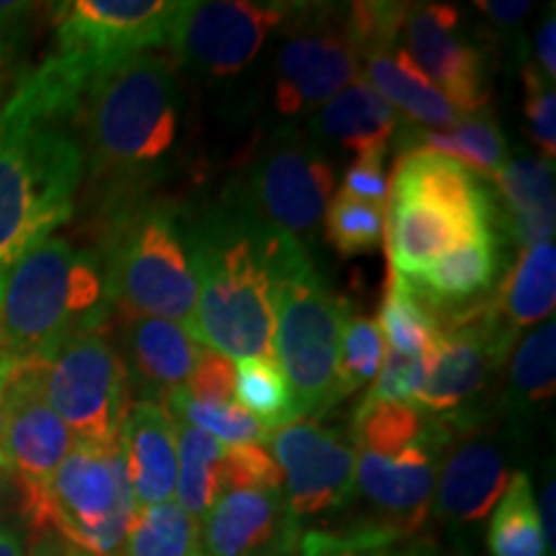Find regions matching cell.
<instances>
[{
    "instance_id": "cell-1",
    "label": "cell",
    "mask_w": 556,
    "mask_h": 556,
    "mask_svg": "<svg viewBox=\"0 0 556 556\" xmlns=\"http://www.w3.org/2000/svg\"><path fill=\"white\" fill-rule=\"evenodd\" d=\"M88 83L50 54L0 109V278L73 217L86 178L78 111Z\"/></svg>"
},
{
    "instance_id": "cell-2",
    "label": "cell",
    "mask_w": 556,
    "mask_h": 556,
    "mask_svg": "<svg viewBox=\"0 0 556 556\" xmlns=\"http://www.w3.org/2000/svg\"><path fill=\"white\" fill-rule=\"evenodd\" d=\"M180 232L197 278V340L227 358L274 356V302L283 263L296 248L222 199L191 217Z\"/></svg>"
},
{
    "instance_id": "cell-3",
    "label": "cell",
    "mask_w": 556,
    "mask_h": 556,
    "mask_svg": "<svg viewBox=\"0 0 556 556\" xmlns=\"http://www.w3.org/2000/svg\"><path fill=\"white\" fill-rule=\"evenodd\" d=\"M180 90L170 54L142 52L101 70L83 90L78 135L86 176L106 184V206L137 199L178 139Z\"/></svg>"
},
{
    "instance_id": "cell-4",
    "label": "cell",
    "mask_w": 556,
    "mask_h": 556,
    "mask_svg": "<svg viewBox=\"0 0 556 556\" xmlns=\"http://www.w3.org/2000/svg\"><path fill=\"white\" fill-rule=\"evenodd\" d=\"M111 317L101 255L52 235L0 278V366L45 364Z\"/></svg>"
},
{
    "instance_id": "cell-5",
    "label": "cell",
    "mask_w": 556,
    "mask_h": 556,
    "mask_svg": "<svg viewBox=\"0 0 556 556\" xmlns=\"http://www.w3.org/2000/svg\"><path fill=\"white\" fill-rule=\"evenodd\" d=\"M103 276L111 312L122 319L160 317L197 338V278L170 206L142 197L109 204L101 238Z\"/></svg>"
},
{
    "instance_id": "cell-6",
    "label": "cell",
    "mask_w": 556,
    "mask_h": 556,
    "mask_svg": "<svg viewBox=\"0 0 556 556\" xmlns=\"http://www.w3.org/2000/svg\"><path fill=\"white\" fill-rule=\"evenodd\" d=\"M351 307L332 294L296 248L283 263L274 302V356L291 389L296 417L325 415L345 400L340 384V340Z\"/></svg>"
},
{
    "instance_id": "cell-7",
    "label": "cell",
    "mask_w": 556,
    "mask_h": 556,
    "mask_svg": "<svg viewBox=\"0 0 556 556\" xmlns=\"http://www.w3.org/2000/svg\"><path fill=\"white\" fill-rule=\"evenodd\" d=\"M336 170L309 137L278 131L229 178L222 199L250 219L299 242L307 250L317 240L330 201Z\"/></svg>"
},
{
    "instance_id": "cell-8",
    "label": "cell",
    "mask_w": 556,
    "mask_h": 556,
    "mask_svg": "<svg viewBox=\"0 0 556 556\" xmlns=\"http://www.w3.org/2000/svg\"><path fill=\"white\" fill-rule=\"evenodd\" d=\"M135 510L119 443H75L47 484L37 536L54 531L88 556H119Z\"/></svg>"
},
{
    "instance_id": "cell-9",
    "label": "cell",
    "mask_w": 556,
    "mask_h": 556,
    "mask_svg": "<svg viewBox=\"0 0 556 556\" xmlns=\"http://www.w3.org/2000/svg\"><path fill=\"white\" fill-rule=\"evenodd\" d=\"M41 389L75 443L116 446L129 409V379L109 325L67 340L41 364Z\"/></svg>"
},
{
    "instance_id": "cell-10",
    "label": "cell",
    "mask_w": 556,
    "mask_h": 556,
    "mask_svg": "<svg viewBox=\"0 0 556 556\" xmlns=\"http://www.w3.org/2000/svg\"><path fill=\"white\" fill-rule=\"evenodd\" d=\"M75 446L60 415L41 389V364L5 366L0 384V454L13 471L21 513L31 533H39L41 503L62 458Z\"/></svg>"
},
{
    "instance_id": "cell-11",
    "label": "cell",
    "mask_w": 556,
    "mask_h": 556,
    "mask_svg": "<svg viewBox=\"0 0 556 556\" xmlns=\"http://www.w3.org/2000/svg\"><path fill=\"white\" fill-rule=\"evenodd\" d=\"M186 3L173 0H70L54 5V54L93 78L142 52L168 47Z\"/></svg>"
},
{
    "instance_id": "cell-12",
    "label": "cell",
    "mask_w": 556,
    "mask_h": 556,
    "mask_svg": "<svg viewBox=\"0 0 556 556\" xmlns=\"http://www.w3.org/2000/svg\"><path fill=\"white\" fill-rule=\"evenodd\" d=\"M516 336L492 299L451 317L441 325V338L428 356L426 381L415 405L441 420L475 417L471 405L479 402L484 387L503 366Z\"/></svg>"
},
{
    "instance_id": "cell-13",
    "label": "cell",
    "mask_w": 556,
    "mask_h": 556,
    "mask_svg": "<svg viewBox=\"0 0 556 556\" xmlns=\"http://www.w3.org/2000/svg\"><path fill=\"white\" fill-rule=\"evenodd\" d=\"M276 58V111L287 119L315 114L358 80L361 62L345 34V5L296 3Z\"/></svg>"
},
{
    "instance_id": "cell-14",
    "label": "cell",
    "mask_w": 556,
    "mask_h": 556,
    "mask_svg": "<svg viewBox=\"0 0 556 556\" xmlns=\"http://www.w3.org/2000/svg\"><path fill=\"white\" fill-rule=\"evenodd\" d=\"M268 446L281 469L289 516L299 526L340 513L356 497V448L338 428L296 417L270 430Z\"/></svg>"
},
{
    "instance_id": "cell-15",
    "label": "cell",
    "mask_w": 556,
    "mask_h": 556,
    "mask_svg": "<svg viewBox=\"0 0 556 556\" xmlns=\"http://www.w3.org/2000/svg\"><path fill=\"white\" fill-rule=\"evenodd\" d=\"M448 438L446 420L433 417L428 433L397 454L356 451V495L371 507L364 528L405 541L426 526Z\"/></svg>"
},
{
    "instance_id": "cell-16",
    "label": "cell",
    "mask_w": 556,
    "mask_h": 556,
    "mask_svg": "<svg viewBox=\"0 0 556 556\" xmlns=\"http://www.w3.org/2000/svg\"><path fill=\"white\" fill-rule=\"evenodd\" d=\"M296 3L212 0L186 3L168 50L206 78H232L258 58L270 34L294 16Z\"/></svg>"
},
{
    "instance_id": "cell-17",
    "label": "cell",
    "mask_w": 556,
    "mask_h": 556,
    "mask_svg": "<svg viewBox=\"0 0 556 556\" xmlns=\"http://www.w3.org/2000/svg\"><path fill=\"white\" fill-rule=\"evenodd\" d=\"M451 438L438 469L433 507L448 531H469L495 510L510 484L503 448L492 438L477 433L475 417L446 420Z\"/></svg>"
},
{
    "instance_id": "cell-18",
    "label": "cell",
    "mask_w": 556,
    "mask_h": 556,
    "mask_svg": "<svg viewBox=\"0 0 556 556\" xmlns=\"http://www.w3.org/2000/svg\"><path fill=\"white\" fill-rule=\"evenodd\" d=\"M462 13L454 5L422 3L409 5L402 37L405 52L426 78L441 90V96L456 114H475L486 106L484 54L458 34Z\"/></svg>"
},
{
    "instance_id": "cell-19",
    "label": "cell",
    "mask_w": 556,
    "mask_h": 556,
    "mask_svg": "<svg viewBox=\"0 0 556 556\" xmlns=\"http://www.w3.org/2000/svg\"><path fill=\"white\" fill-rule=\"evenodd\" d=\"M299 539L283 486H227L199 520V556H255Z\"/></svg>"
},
{
    "instance_id": "cell-20",
    "label": "cell",
    "mask_w": 556,
    "mask_h": 556,
    "mask_svg": "<svg viewBox=\"0 0 556 556\" xmlns=\"http://www.w3.org/2000/svg\"><path fill=\"white\" fill-rule=\"evenodd\" d=\"M389 197L428 201L462 219L475 235H497L495 197L484 178L430 150H407L394 163Z\"/></svg>"
},
{
    "instance_id": "cell-21",
    "label": "cell",
    "mask_w": 556,
    "mask_h": 556,
    "mask_svg": "<svg viewBox=\"0 0 556 556\" xmlns=\"http://www.w3.org/2000/svg\"><path fill=\"white\" fill-rule=\"evenodd\" d=\"M122 323L119 353L127 368L129 392L137 389L139 400L160 405L176 392H184L204 345L170 319L129 317Z\"/></svg>"
},
{
    "instance_id": "cell-22",
    "label": "cell",
    "mask_w": 556,
    "mask_h": 556,
    "mask_svg": "<svg viewBox=\"0 0 556 556\" xmlns=\"http://www.w3.org/2000/svg\"><path fill=\"white\" fill-rule=\"evenodd\" d=\"M119 451L137 507L168 503L178 482L176 422L160 402L137 400L124 415Z\"/></svg>"
},
{
    "instance_id": "cell-23",
    "label": "cell",
    "mask_w": 556,
    "mask_h": 556,
    "mask_svg": "<svg viewBox=\"0 0 556 556\" xmlns=\"http://www.w3.org/2000/svg\"><path fill=\"white\" fill-rule=\"evenodd\" d=\"M503 253L505 242L500 235H482L462 242L420 276L405 281L443 325L486 302L484 296L495 289L500 274L505 270Z\"/></svg>"
},
{
    "instance_id": "cell-24",
    "label": "cell",
    "mask_w": 556,
    "mask_h": 556,
    "mask_svg": "<svg viewBox=\"0 0 556 556\" xmlns=\"http://www.w3.org/2000/svg\"><path fill=\"white\" fill-rule=\"evenodd\" d=\"M497 186V235L528 248L554 240V163L533 155H507L492 176Z\"/></svg>"
},
{
    "instance_id": "cell-25",
    "label": "cell",
    "mask_w": 556,
    "mask_h": 556,
    "mask_svg": "<svg viewBox=\"0 0 556 556\" xmlns=\"http://www.w3.org/2000/svg\"><path fill=\"white\" fill-rule=\"evenodd\" d=\"M475 238L482 235H475L462 219L428 201L389 197L384 240L389 266L402 278L420 276L438 258Z\"/></svg>"
},
{
    "instance_id": "cell-26",
    "label": "cell",
    "mask_w": 556,
    "mask_h": 556,
    "mask_svg": "<svg viewBox=\"0 0 556 556\" xmlns=\"http://www.w3.org/2000/svg\"><path fill=\"white\" fill-rule=\"evenodd\" d=\"M400 127V116L366 80H356L340 90L309 119L312 142H325L343 152L387 150Z\"/></svg>"
},
{
    "instance_id": "cell-27",
    "label": "cell",
    "mask_w": 556,
    "mask_h": 556,
    "mask_svg": "<svg viewBox=\"0 0 556 556\" xmlns=\"http://www.w3.org/2000/svg\"><path fill=\"white\" fill-rule=\"evenodd\" d=\"M364 78L394 111H402L415 127L446 129L458 119L456 109L443 99L441 90L430 83L409 60L405 47H379L361 54Z\"/></svg>"
},
{
    "instance_id": "cell-28",
    "label": "cell",
    "mask_w": 556,
    "mask_h": 556,
    "mask_svg": "<svg viewBox=\"0 0 556 556\" xmlns=\"http://www.w3.org/2000/svg\"><path fill=\"white\" fill-rule=\"evenodd\" d=\"M405 150H430L438 155L456 160L464 168L477 173L479 178H492L505 163L507 148L503 131H500L495 116L490 111H475L464 114L446 129L409 127L405 137Z\"/></svg>"
},
{
    "instance_id": "cell-29",
    "label": "cell",
    "mask_w": 556,
    "mask_h": 556,
    "mask_svg": "<svg viewBox=\"0 0 556 556\" xmlns=\"http://www.w3.org/2000/svg\"><path fill=\"white\" fill-rule=\"evenodd\" d=\"M492 302L516 332L552 317L556 304L554 240H541L523 248L516 266L507 270L500 296Z\"/></svg>"
},
{
    "instance_id": "cell-30",
    "label": "cell",
    "mask_w": 556,
    "mask_h": 556,
    "mask_svg": "<svg viewBox=\"0 0 556 556\" xmlns=\"http://www.w3.org/2000/svg\"><path fill=\"white\" fill-rule=\"evenodd\" d=\"M173 422H176L178 441L176 503L193 520H201L225 490L227 446H222L217 438L178 420V417H173Z\"/></svg>"
},
{
    "instance_id": "cell-31",
    "label": "cell",
    "mask_w": 556,
    "mask_h": 556,
    "mask_svg": "<svg viewBox=\"0 0 556 556\" xmlns=\"http://www.w3.org/2000/svg\"><path fill=\"white\" fill-rule=\"evenodd\" d=\"M556 387V325L548 319L536 332H531L518 351L513 353L507 368L505 409L516 417H526L544 407L554 397Z\"/></svg>"
},
{
    "instance_id": "cell-32",
    "label": "cell",
    "mask_w": 556,
    "mask_h": 556,
    "mask_svg": "<svg viewBox=\"0 0 556 556\" xmlns=\"http://www.w3.org/2000/svg\"><path fill=\"white\" fill-rule=\"evenodd\" d=\"M379 330L387 351L413 358H428L441 338V323L433 309L392 268H389L384 302H381Z\"/></svg>"
},
{
    "instance_id": "cell-33",
    "label": "cell",
    "mask_w": 556,
    "mask_h": 556,
    "mask_svg": "<svg viewBox=\"0 0 556 556\" xmlns=\"http://www.w3.org/2000/svg\"><path fill=\"white\" fill-rule=\"evenodd\" d=\"M486 548L492 556H546L531 477L516 471L492 513Z\"/></svg>"
},
{
    "instance_id": "cell-34",
    "label": "cell",
    "mask_w": 556,
    "mask_h": 556,
    "mask_svg": "<svg viewBox=\"0 0 556 556\" xmlns=\"http://www.w3.org/2000/svg\"><path fill=\"white\" fill-rule=\"evenodd\" d=\"M119 556H199V520L176 500L137 507Z\"/></svg>"
},
{
    "instance_id": "cell-35",
    "label": "cell",
    "mask_w": 556,
    "mask_h": 556,
    "mask_svg": "<svg viewBox=\"0 0 556 556\" xmlns=\"http://www.w3.org/2000/svg\"><path fill=\"white\" fill-rule=\"evenodd\" d=\"M433 417L409 402H361L351 426V443L368 454H397L420 441Z\"/></svg>"
},
{
    "instance_id": "cell-36",
    "label": "cell",
    "mask_w": 556,
    "mask_h": 556,
    "mask_svg": "<svg viewBox=\"0 0 556 556\" xmlns=\"http://www.w3.org/2000/svg\"><path fill=\"white\" fill-rule=\"evenodd\" d=\"M235 402L270 430L296 420L291 389L276 361L242 358L235 366Z\"/></svg>"
},
{
    "instance_id": "cell-37",
    "label": "cell",
    "mask_w": 556,
    "mask_h": 556,
    "mask_svg": "<svg viewBox=\"0 0 556 556\" xmlns=\"http://www.w3.org/2000/svg\"><path fill=\"white\" fill-rule=\"evenodd\" d=\"M163 405L173 417L217 438L222 446H266L268 443L270 428L263 426L258 417L245 413L238 402L214 405V402L191 400L186 392H176Z\"/></svg>"
},
{
    "instance_id": "cell-38",
    "label": "cell",
    "mask_w": 556,
    "mask_h": 556,
    "mask_svg": "<svg viewBox=\"0 0 556 556\" xmlns=\"http://www.w3.org/2000/svg\"><path fill=\"white\" fill-rule=\"evenodd\" d=\"M325 238L343 258L374 253L384 242V208L338 193L325 212Z\"/></svg>"
},
{
    "instance_id": "cell-39",
    "label": "cell",
    "mask_w": 556,
    "mask_h": 556,
    "mask_svg": "<svg viewBox=\"0 0 556 556\" xmlns=\"http://www.w3.org/2000/svg\"><path fill=\"white\" fill-rule=\"evenodd\" d=\"M387 356L379 323L371 317H351L340 340V384L345 397L377 381Z\"/></svg>"
},
{
    "instance_id": "cell-40",
    "label": "cell",
    "mask_w": 556,
    "mask_h": 556,
    "mask_svg": "<svg viewBox=\"0 0 556 556\" xmlns=\"http://www.w3.org/2000/svg\"><path fill=\"white\" fill-rule=\"evenodd\" d=\"M400 544L402 541L364 526L345 533L307 531L299 541V556H405Z\"/></svg>"
},
{
    "instance_id": "cell-41",
    "label": "cell",
    "mask_w": 556,
    "mask_h": 556,
    "mask_svg": "<svg viewBox=\"0 0 556 556\" xmlns=\"http://www.w3.org/2000/svg\"><path fill=\"white\" fill-rule=\"evenodd\" d=\"M526 119L528 135L541 150V157L552 160L556 155V93L554 83L546 80L539 70L526 67Z\"/></svg>"
},
{
    "instance_id": "cell-42",
    "label": "cell",
    "mask_w": 556,
    "mask_h": 556,
    "mask_svg": "<svg viewBox=\"0 0 556 556\" xmlns=\"http://www.w3.org/2000/svg\"><path fill=\"white\" fill-rule=\"evenodd\" d=\"M426 371L428 358L387 351L384 364H381L377 381L371 384V392L366 394V402H409L415 405L422 381H426Z\"/></svg>"
},
{
    "instance_id": "cell-43",
    "label": "cell",
    "mask_w": 556,
    "mask_h": 556,
    "mask_svg": "<svg viewBox=\"0 0 556 556\" xmlns=\"http://www.w3.org/2000/svg\"><path fill=\"white\" fill-rule=\"evenodd\" d=\"M184 392L197 402H214V405L235 402V361L204 345Z\"/></svg>"
},
{
    "instance_id": "cell-44",
    "label": "cell",
    "mask_w": 556,
    "mask_h": 556,
    "mask_svg": "<svg viewBox=\"0 0 556 556\" xmlns=\"http://www.w3.org/2000/svg\"><path fill=\"white\" fill-rule=\"evenodd\" d=\"M384 155L387 150H371L364 155H356L345 170L343 191L345 197L366 201V204L384 206L389 199V180L384 173Z\"/></svg>"
},
{
    "instance_id": "cell-45",
    "label": "cell",
    "mask_w": 556,
    "mask_h": 556,
    "mask_svg": "<svg viewBox=\"0 0 556 556\" xmlns=\"http://www.w3.org/2000/svg\"><path fill=\"white\" fill-rule=\"evenodd\" d=\"M536 60H539V73L546 80L556 78V16L554 5L548 9L546 18L541 21L539 34H536Z\"/></svg>"
},
{
    "instance_id": "cell-46",
    "label": "cell",
    "mask_w": 556,
    "mask_h": 556,
    "mask_svg": "<svg viewBox=\"0 0 556 556\" xmlns=\"http://www.w3.org/2000/svg\"><path fill=\"white\" fill-rule=\"evenodd\" d=\"M556 482L552 469H548V477L544 479V486H541V500L536 503L539 507V520L541 531H544V544H546V556H556L554 546V507H556Z\"/></svg>"
},
{
    "instance_id": "cell-47",
    "label": "cell",
    "mask_w": 556,
    "mask_h": 556,
    "mask_svg": "<svg viewBox=\"0 0 556 556\" xmlns=\"http://www.w3.org/2000/svg\"><path fill=\"white\" fill-rule=\"evenodd\" d=\"M477 9L484 13L486 18H492L500 29H507V26H516L520 18H526V13L531 11V3H497V0H486V3H477Z\"/></svg>"
},
{
    "instance_id": "cell-48",
    "label": "cell",
    "mask_w": 556,
    "mask_h": 556,
    "mask_svg": "<svg viewBox=\"0 0 556 556\" xmlns=\"http://www.w3.org/2000/svg\"><path fill=\"white\" fill-rule=\"evenodd\" d=\"M29 556H88V554H83L75 546H70L67 541H62L54 531H47L34 541Z\"/></svg>"
},
{
    "instance_id": "cell-49",
    "label": "cell",
    "mask_w": 556,
    "mask_h": 556,
    "mask_svg": "<svg viewBox=\"0 0 556 556\" xmlns=\"http://www.w3.org/2000/svg\"><path fill=\"white\" fill-rule=\"evenodd\" d=\"M0 556H26V539L21 528L0 526Z\"/></svg>"
},
{
    "instance_id": "cell-50",
    "label": "cell",
    "mask_w": 556,
    "mask_h": 556,
    "mask_svg": "<svg viewBox=\"0 0 556 556\" xmlns=\"http://www.w3.org/2000/svg\"><path fill=\"white\" fill-rule=\"evenodd\" d=\"M405 556H469L464 552H443V548H438L433 544H417L413 548H407Z\"/></svg>"
},
{
    "instance_id": "cell-51",
    "label": "cell",
    "mask_w": 556,
    "mask_h": 556,
    "mask_svg": "<svg viewBox=\"0 0 556 556\" xmlns=\"http://www.w3.org/2000/svg\"><path fill=\"white\" fill-rule=\"evenodd\" d=\"M299 541H302V539H299ZM299 541H294V544L276 546V548H270V552H263V554H255V556H299Z\"/></svg>"
},
{
    "instance_id": "cell-52",
    "label": "cell",
    "mask_w": 556,
    "mask_h": 556,
    "mask_svg": "<svg viewBox=\"0 0 556 556\" xmlns=\"http://www.w3.org/2000/svg\"><path fill=\"white\" fill-rule=\"evenodd\" d=\"M3 492H5V479H3V469H0V507H3Z\"/></svg>"
},
{
    "instance_id": "cell-53",
    "label": "cell",
    "mask_w": 556,
    "mask_h": 556,
    "mask_svg": "<svg viewBox=\"0 0 556 556\" xmlns=\"http://www.w3.org/2000/svg\"><path fill=\"white\" fill-rule=\"evenodd\" d=\"M3 371H5V368L0 366V384H3ZM0 469H5V458H3V454H0Z\"/></svg>"
},
{
    "instance_id": "cell-54",
    "label": "cell",
    "mask_w": 556,
    "mask_h": 556,
    "mask_svg": "<svg viewBox=\"0 0 556 556\" xmlns=\"http://www.w3.org/2000/svg\"><path fill=\"white\" fill-rule=\"evenodd\" d=\"M0 62H3V52H0Z\"/></svg>"
}]
</instances>
